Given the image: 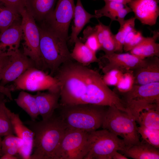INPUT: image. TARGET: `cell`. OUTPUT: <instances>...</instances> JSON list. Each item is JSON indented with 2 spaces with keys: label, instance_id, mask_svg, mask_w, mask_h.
<instances>
[{
  "label": "cell",
  "instance_id": "cell-18",
  "mask_svg": "<svg viewBox=\"0 0 159 159\" xmlns=\"http://www.w3.org/2000/svg\"><path fill=\"white\" fill-rule=\"evenodd\" d=\"M21 20L0 33V55L9 54L19 49L22 34Z\"/></svg>",
  "mask_w": 159,
  "mask_h": 159
},
{
  "label": "cell",
  "instance_id": "cell-27",
  "mask_svg": "<svg viewBox=\"0 0 159 159\" xmlns=\"http://www.w3.org/2000/svg\"><path fill=\"white\" fill-rule=\"evenodd\" d=\"M14 101L29 116L32 120H35L39 114L34 95L22 90Z\"/></svg>",
  "mask_w": 159,
  "mask_h": 159
},
{
  "label": "cell",
  "instance_id": "cell-26",
  "mask_svg": "<svg viewBox=\"0 0 159 159\" xmlns=\"http://www.w3.org/2000/svg\"><path fill=\"white\" fill-rule=\"evenodd\" d=\"M95 27L101 50L104 51L105 54L115 52L114 35L111 30L110 25H105L98 21V23Z\"/></svg>",
  "mask_w": 159,
  "mask_h": 159
},
{
  "label": "cell",
  "instance_id": "cell-10",
  "mask_svg": "<svg viewBox=\"0 0 159 159\" xmlns=\"http://www.w3.org/2000/svg\"><path fill=\"white\" fill-rule=\"evenodd\" d=\"M75 7L74 0H58L53 11L41 26L68 40L69 28L74 17Z\"/></svg>",
  "mask_w": 159,
  "mask_h": 159
},
{
  "label": "cell",
  "instance_id": "cell-3",
  "mask_svg": "<svg viewBox=\"0 0 159 159\" xmlns=\"http://www.w3.org/2000/svg\"><path fill=\"white\" fill-rule=\"evenodd\" d=\"M92 104L59 105V116L67 128L90 132L102 127L107 109Z\"/></svg>",
  "mask_w": 159,
  "mask_h": 159
},
{
  "label": "cell",
  "instance_id": "cell-32",
  "mask_svg": "<svg viewBox=\"0 0 159 159\" xmlns=\"http://www.w3.org/2000/svg\"><path fill=\"white\" fill-rule=\"evenodd\" d=\"M138 131L142 140L159 149V129L140 126L138 127Z\"/></svg>",
  "mask_w": 159,
  "mask_h": 159
},
{
  "label": "cell",
  "instance_id": "cell-20",
  "mask_svg": "<svg viewBox=\"0 0 159 159\" xmlns=\"http://www.w3.org/2000/svg\"><path fill=\"white\" fill-rule=\"evenodd\" d=\"M132 12L131 9L126 4L108 1L105 2V5L102 8L95 10V14L96 19L106 16L110 18L111 21H118L120 25L125 20L126 16Z\"/></svg>",
  "mask_w": 159,
  "mask_h": 159
},
{
  "label": "cell",
  "instance_id": "cell-15",
  "mask_svg": "<svg viewBox=\"0 0 159 159\" xmlns=\"http://www.w3.org/2000/svg\"><path fill=\"white\" fill-rule=\"evenodd\" d=\"M159 0H131L127 4L143 25H155L159 15Z\"/></svg>",
  "mask_w": 159,
  "mask_h": 159
},
{
  "label": "cell",
  "instance_id": "cell-41",
  "mask_svg": "<svg viewBox=\"0 0 159 159\" xmlns=\"http://www.w3.org/2000/svg\"><path fill=\"white\" fill-rule=\"evenodd\" d=\"M104 1L105 2L108 1H113L120 3H121L125 4H127L131 0H102Z\"/></svg>",
  "mask_w": 159,
  "mask_h": 159
},
{
  "label": "cell",
  "instance_id": "cell-40",
  "mask_svg": "<svg viewBox=\"0 0 159 159\" xmlns=\"http://www.w3.org/2000/svg\"><path fill=\"white\" fill-rule=\"evenodd\" d=\"M19 157L15 155L5 154L1 155L0 158L1 159H17Z\"/></svg>",
  "mask_w": 159,
  "mask_h": 159
},
{
  "label": "cell",
  "instance_id": "cell-23",
  "mask_svg": "<svg viewBox=\"0 0 159 159\" xmlns=\"http://www.w3.org/2000/svg\"><path fill=\"white\" fill-rule=\"evenodd\" d=\"M74 24L72 26V33L69 39L70 42L74 43L84 26L92 18H96L95 14L88 12L84 8L81 0H77L74 17Z\"/></svg>",
  "mask_w": 159,
  "mask_h": 159
},
{
  "label": "cell",
  "instance_id": "cell-35",
  "mask_svg": "<svg viewBox=\"0 0 159 159\" xmlns=\"http://www.w3.org/2000/svg\"><path fill=\"white\" fill-rule=\"evenodd\" d=\"M124 72L119 69H113L104 73L103 80L107 86L116 87L119 82Z\"/></svg>",
  "mask_w": 159,
  "mask_h": 159
},
{
  "label": "cell",
  "instance_id": "cell-7",
  "mask_svg": "<svg viewBox=\"0 0 159 159\" xmlns=\"http://www.w3.org/2000/svg\"><path fill=\"white\" fill-rule=\"evenodd\" d=\"M22 41V52L34 63L36 67L44 70L40 49V34L39 26L30 13L25 8L20 12Z\"/></svg>",
  "mask_w": 159,
  "mask_h": 159
},
{
  "label": "cell",
  "instance_id": "cell-19",
  "mask_svg": "<svg viewBox=\"0 0 159 159\" xmlns=\"http://www.w3.org/2000/svg\"><path fill=\"white\" fill-rule=\"evenodd\" d=\"M34 95L39 114L42 120H46L51 117L54 114L55 110L59 107V92L38 91Z\"/></svg>",
  "mask_w": 159,
  "mask_h": 159
},
{
  "label": "cell",
  "instance_id": "cell-4",
  "mask_svg": "<svg viewBox=\"0 0 159 159\" xmlns=\"http://www.w3.org/2000/svg\"><path fill=\"white\" fill-rule=\"evenodd\" d=\"M40 49L44 69H49L52 76L63 64L72 61L67 44V40L41 26Z\"/></svg>",
  "mask_w": 159,
  "mask_h": 159
},
{
  "label": "cell",
  "instance_id": "cell-39",
  "mask_svg": "<svg viewBox=\"0 0 159 159\" xmlns=\"http://www.w3.org/2000/svg\"><path fill=\"white\" fill-rule=\"evenodd\" d=\"M128 158L124 155H122L118 153L117 151L116 152L112 157V159H128Z\"/></svg>",
  "mask_w": 159,
  "mask_h": 159
},
{
  "label": "cell",
  "instance_id": "cell-29",
  "mask_svg": "<svg viewBox=\"0 0 159 159\" xmlns=\"http://www.w3.org/2000/svg\"><path fill=\"white\" fill-rule=\"evenodd\" d=\"M20 13L9 6L0 4V33L14 22L21 20Z\"/></svg>",
  "mask_w": 159,
  "mask_h": 159
},
{
  "label": "cell",
  "instance_id": "cell-17",
  "mask_svg": "<svg viewBox=\"0 0 159 159\" xmlns=\"http://www.w3.org/2000/svg\"><path fill=\"white\" fill-rule=\"evenodd\" d=\"M133 72L134 85H141L159 82V57L145 58L143 63Z\"/></svg>",
  "mask_w": 159,
  "mask_h": 159
},
{
  "label": "cell",
  "instance_id": "cell-6",
  "mask_svg": "<svg viewBox=\"0 0 159 159\" xmlns=\"http://www.w3.org/2000/svg\"><path fill=\"white\" fill-rule=\"evenodd\" d=\"M88 150L84 159H112L114 153L122 152L127 147L120 139L105 129L88 132Z\"/></svg>",
  "mask_w": 159,
  "mask_h": 159
},
{
  "label": "cell",
  "instance_id": "cell-38",
  "mask_svg": "<svg viewBox=\"0 0 159 159\" xmlns=\"http://www.w3.org/2000/svg\"><path fill=\"white\" fill-rule=\"evenodd\" d=\"M19 148L18 147L13 146L2 150L1 155L5 154L15 155L17 154H19Z\"/></svg>",
  "mask_w": 159,
  "mask_h": 159
},
{
  "label": "cell",
  "instance_id": "cell-14",
  "mask_svg": "<svg viewBox=\"0 0 159 159\" xmlns=\"http://www.w3.org/2000/svg\"><path fill=\"white\" fill-rule=\"evenodd\" d=\"M127 107L140 126L159 129V104H130Z\"/></svg>",
  "mask_w": 159,
  "mask_h": 159
},
{
  "label": "cell",
  "instance_id": "cell-33",
  "mask_svg": "<svg viewBox=\"0 0 159 159\" xmlns=\"http://www.w3.org/2000/svg\"><path fill=\"white\" fill-rule=\"evenodd\" d=\"M134 84L133 71H126L123 72L119 82L115 87L116 90L114 91L118 95H121L130 90Z\"/></svg>",
  "mask_w": 159,
  "mask_h": 159
},
{
  "label": "cell",
  "instance_id": "cell-1",
  "mask_svg": "<svg viewBox=\"0 0 159 159\" xmlns=\"http://www.w3.org/2000/svg\"><path fill=\"white\" fill-rule=\"evenodd\" d=\"M54 74L60 85L59 105L92 104L127 111L123 100L97 71L72 60L62 64Z\"/></svg>",
  "mask_w": 159,
  "mask_h": 159
},
{
  "label": "cell",
  "instance_id": "cell-9",
  "mask_svg": "<svg viewBox=\"0 0 159 159\" xmlns=\"http://www.w3.org/2000/svg\"><path fill=\"white\" fill-rule=\"evenodd\" d=\"M88 132L67 128L57 159H84L88 150Z\"/></svg>",
  "mask_w": 159,
  "mask_h": 159
},
{
  "label": "cell",
  "instance_id": "cell-25",
  "mask_svg": "<svg viewBox=\"0 0 159 159\" xmlns=\"http://www.w3.org/2000/svg\"><path fill=\"white\" fill-rule=\"evenodd\" d=\"M74 45L71 55L73 60L84 66L100 62L96 53L87 47L78 38L74 42Z\"/></svg>",
  "mask_w": 159,
  "mask_h": 159
},
{
  "label": "cell",
  "instance_id": "cell-22",
  "mask_svg": "<svg viewBox=\"0 0 159 159\" xmlns=\"http://www.w3.org/2000/svg\"><path fill=\"white\" fill-rule=\"evenodd\" d=\"M26 9L35 20L42 23L53 11L58 0H25Z\"/></svg>",
  "mask_w": 159,
  "mask_h": 159
},
{
  "label": "cell",
  "instance_id": "cell-30",
  "mask_svg": "<svg viewBox=\"0 0 159 159\" xmlns=\"http://www.w3.org/2000/svg\"><path fill=\"white\" fill-rule=\"evenodd\" d=\"M135 18L132 17L125 20L120 25V27L117 33L114 35L115 45V52L122 53L124 41L128 34L135 28Z\"/></svg>",
  "mask_w": 159,
  "mask_h": 159
},
{
  "label": "cell",
  "instance_id": "cell-11",
  "mask_svg": "<svg viewBox=\"0 0 159 159\" xmlns=\"http://www.w3.org/2000/svg\"><path fill=\"white\" fill-rule=\"evenodd\" d=\"M34 67H36L33 62L19 49L5 54L0 74V85L4 86L14 82L26 71Z\"/></svg>",
  "mask_w": 159,
  "mask_h": 159
},
{
  "label": "cell",
  "instance_id": "cell-34",
  "mask_svg": "<svg viewBox=\"0 0 159 159\" xmlns=\"http://www.w3.org/2000/svg\"><path fill=\"white\" fill-rule=\"evenodd\" d=\"M145 37L142 32L135 28L130 32L126 37L123 47V50L130 52L134 47L140 43Z\"/></svg>",
  "mask_w": 159,
  "mask_h": 159
},
{
  "label": "cell",
  "instance_id": "cell-2",
  "mask_svg": "<svg viewBox=\"0 0 159 159\" xmlns=\"http://www.w3.org/2000/svg\"><path fill=\"white\" fill-rule=\"evenodd\" d=\"M34 135L31 159H57V155L67 127L59 116L53 115L39 121L24 123Z\"/></svg>",
  "mask_w": 159,
  "mask_h": 159
},
{
  "label": "cell",
  "instance_id": "cell-36",
  "mask_svg": "<svg viewBox=\"0 0 159 159\" xmlns=\"http://www.w3.org/2000/svg\"><path fill=\"white\" fill-rule=\"evenodd\" d=\"M23 143L22 140L19 137L15 136L13 134L8 135L5 136L2 140L1 150L13 146H17L20 148Z\"/></svg>",
  "mask_w": 159,
  "mask_h": 159
},
{
  "label": "cell",
  "instance_id": "cell-8",
  "mask_svg": "<svg viewBox=\"0 0 159 159\" xmlns=\"http://www.w3.org/2000/svg\"><path fill=\"white\" fill-rule=\"evenodd\" d=\"M9 87L11 91L21 90L32 92L42 90L59 92L60 85L54 76L35 67L29 69Z\"/></svg>",
  "mask_w": 159,
  "mask_h": 159
},
{
  "label": "cell",
  "instance_id": "cell-28",
  "mask_svg": "<svg viewBox=\"0 0 159 159\" xmlns=\"http://www.w3.org/2000/svg\"><path fill=\"white\" fill-rule=\"evenodd\" d=\"M4 95L0 93V136L14 134V127L6 107Z\"/></svg>",
  "mask_w": 159,
  "mask_h": 159
},
{
  "label": "cell",
  "instance_id": "cell-21",
  "mask_svg": "<svg viewBox=\"0 0 159 159\" xmlns=\"http://www.w3.org/2000/svg\"><path fill=\"white\" fill-rule=\"evenodd\" d=\"M152 36L145 37L134 47L130 53L141 59L159 56V44L156 41L159 37L158 30L152 32Z\"/></svg>",
  "mask_w": 159,
  "mask_h": 159
},
{
  "label": "cell",
  "instance_id": "cell-12",
  "mask_svg": "<svg viewBox=\"0 0 159 159\" xmlns=\"http://www.w3.org/2000/svg\"><path fill=\"white\" fill-rule=\"evenodd\" d=\"M121 95L125 105L130 104H159V82L134 85L128 92Z\"/></svg>",
  "mask_w": 159,
  "mask_h": 159
},
{
  "label": "cell",
  "instance_id": "cell-13",
  "mask_svg": "<svg viewBox=\"0 0 159 159\" xmlns=\"http://www.w3.org/2000/svg\"><path fill=\"white\" fill-rule=\"evenodd\" d=\"M100 59L106 61L104 65L101 66L104 73L113 69H116L125 72L134 71L143 62L144 59H141L130 53L114 52L105 54Z\"/></svg>",
  "mask_w": 159,
  "mask_h": 159
},
{
  "label": "cell",
  "instance_id": "cell-37",
  "mask_svg": "<svg viewBox=\"0 0 159 159\" xmlns=\"http://www.w3.org/2000/svg\"><path fill=\"white\" fill-rule=\"evenodd\" d=\"M0 4L12 8L20 14L26 8L25 0H0Z\"/></svg>",
  "mask_w": 159,
  "mask_h": 159
},
{
  "label": "cell",
  "instance_id": "cell-24",
  "mask_svg": "<svg viewBox=\"0 0 159 159\" xmlns=\"http://www.w3.org/2000/svg\"><path fill=\"white\" fill-rule=\"evenodd\" d=\"M127 157L134 159H159V149L142 140L122 152Z\"/></svg>",
  "mask_w": 159,
  "mask_h": 159
},
{
  "label": "cell",
  "instance_id": "cell-31",
  "mask_svg": "<svg viewBox=\"0 0 159 159\" xmlns=\"http://www.w3.org/2000/svg\"><path fill=\"white\" fill-rule=\"evenodd\" d=\"M83 35V37L79 39L85 42L84 44L90 49L96 53L101 50L95 26H88L84 30Z\"/></svg>",
  "mask_w": 159,
  "mask_h": 159
},
{
  "label": "cell",
  "instance_id": "cell-42",
  "mask_svg": "<svg viewBox=\"0 0 159 159\" xmlns=\"http://www.w3.org/2000/svg\"><path fill=\"white\" fill-rule=\"evenodd\" d=\"M2 140L1 139V136H0V158L1 156V151L2 148Z\"/></svg>",
  "mask_w": 159,
  "mask_h": 159
},
{
  "label": "cell",
  "instance_id": "cell-16",
  "mask_svg": "<svg viewBox=\"0 0 159 159\" xmlns=\"http://www.w3.org/2000/svg\"><path fill=\"white\" fill-rule=\"evenodd\" d=\"M9 113L14 134L21 138L23 142L22 145L19 149L18 154L22 159H30L32 151L34 133L22 122L18 114L12 112L9 109Z\"/></svg>",
  "mask_w": 159,
  "mask_h": 159
},
{
  "label": "cell",
  "instance_id": "cell-5",
  "mask_svg": "<svg viewBox=\"0 0 159 159\" xmlns=\"http://www.w3.org/2000/svg\"><path fill=\"white\" fill-rule=\"evenodd\" d=\"M108 107L102 127L122 137L127 148L140 142L136 122L131 114L115 107Z\"/></svg>",
  "mask_w": 159,
  "mask_h": 159
}]
</instances>
